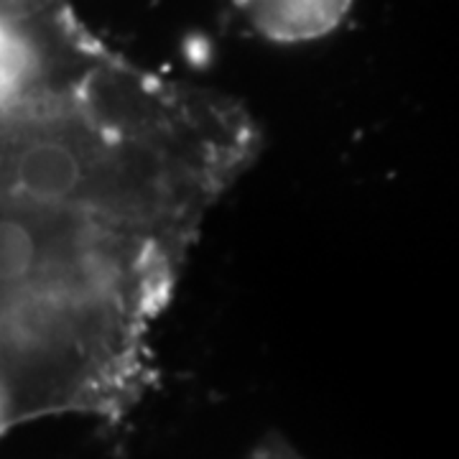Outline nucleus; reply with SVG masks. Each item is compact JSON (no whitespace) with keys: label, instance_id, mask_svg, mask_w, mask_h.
Returning a JSON list of instances; mask_svg holds the SVG:
<instances>
[{"label":"nucleus","instance_id":"1","mask_svg":"<svg viewBox=\"0 0 459 459\" xmlns=\"http://www.w3.org/2000/svg\"><path fill=\"white\" fill-rule=\"evenodd\" d=\"M258 146L235 100L108 47L80 82L0 110V207L82 214L192 247Z\"/></svg>","mask_w":459,"mask_h":459},{"label":"nucleus","instance_id":"2","mask_svg":"<svg viewBox=\"0 0 459 459\" xmlns=\"http://www.w3.org/2000/svg\"><path fill=\"white\" fill-rule=\"evenodd\" d=\"M189 246L51 210L0 207V413L123 419Z\"/></svg>","mask_w":459,"mask_h":459},{"label":"nucleus","instance_id":"3","mask_svg":"<svg viewBox=\"0 0 459 459\" xmlns=\"http://www.w3.org/2000/svg\"><path fill=\"white\" fill-rule=\"evenodd\" d=\"M243 5L265 39L296 44L334 31L352 0H243Z\"/></svg>","mask_w":459,"mask_h":459},{"label":"nucleus","instance_id":"4","mask_svg":"<svg viewBox=\"0 0 459 459\" xmlns=\"http://www.w3.org/2000/svg\"><path fill=\"white\" fill-rule=\"evenodd\" d=\"M250 459H304L299 452H296L291 444H286L279 437H273V439H268V442H263Z\"/></svg>","mask_w":459,"mask_h":459}]
</instances>
